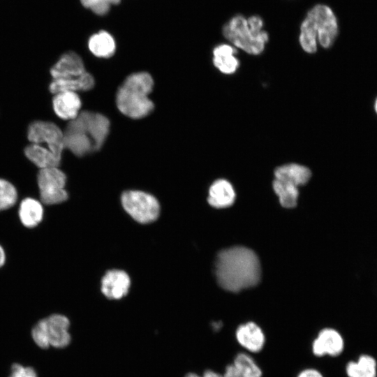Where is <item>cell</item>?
Instances as JSON below:
<instances>
[{
	"instance_id": "14",
	"label": "cell",
	"mask_w": 377,
	"mask_h": 377,
	"mask_svg": "<svg viewBox=\"0 0 377 377\" xmlns=\"http://www.w3.org/2000/svg\"><path fill=\"white\" fill-rule=\"evenodd\" d=\"M82 103L76 92L61 91L54 94L52 106L55 114L61 119L71 121L80 112Z\"/></svg>"
},
{
	"instance_id": "25",
	"label": "cell",
	"mask_w": 377,
	"mask_h": 377,
	"mask_svg": "<svg viewBox=\"0 0 377 377\" xmlns=\"http://www.w3.org/2000/svg\"><path fill=\"white\" fill-rule=\"evenodd\" d=\"M299 43L302 50L313 54L318 49V38L309 20L304 17L300 25Z\"/></svg>"
},
{
	"instance_id": "30",
	"label": "cell",
	"mask_w": 377,
	"mask_h": 377,
	"mask_svg": "<svg viewBox=\"0 0 377 377\" xmlns=\"http://www.w3.org/2000/svg\"><path fill=\"white\" fill-rule=\"evenodd\" d=\"M223 377H244L239 373L231 362L227 363L223 367Z\"/></svg>"
},
{
	"instance_id": "16",
	"label": "cell",
	"mask_w": 377,
	"mask_h": 377,
	"mask_svg": "<svg viewBox=\"0 0 377 377\" xmlns=\"http://www.w3.org/2000/svg\"><path fill=\"white\" fill-rule=\"evenodd\" d=\"M235 200V192L228 181L219 179L210 186L207 201L211 206L215 208H226L232 205Z\"/></svg>"
},
{
	"instance_id": "6",
	"label": "cell",
	"mask_w": 377,
	"mask_h": 377,
	"mask_svg": "<svg viewBox=\"0 0 377 377\" xmlns=\"http://www.w3.org/2000/svg\"><path fill=\"white\" fill-rule=\"evenodd\" d=\"M306 17L317 34L319 45L330 48L339 34L338 20L332 9L325 4H316L307 12Z\"/></svg>"
},
{
	"instance_id": "20",
	"label": "cell",
	"mask_w": 377,
	"mask_h": 377,
	"mask_svg": "<svg viewBox=\"0 0 377 377\" xmlns=\"http://www.w3.org/2000/svg\"><path fill=\"white\" fill-rule=\"evenodd\" d=\"M95 80L91 74L85 73L80 77L71 80H52L49 86L51 93L55 94L61 91L77 92L88 91L94 86Z\"/></svg>"
},
{
	"instance_id": "17",
	"label": "cell",
	"mask_w": 377,
	"mask_h": 377,
	"mask_svg": "<svg viewBox=\"0 0 377 377\" xmlns=\"http://www.w3.org/2000/svg\"><path fill=\"white\" fill-rule=\"evenodd\" d=\"M275 179L298 186L306 184L311 177V170L306 166L288 163L277 167L274 170Z\"/></svg>"
},
{
	"instance_id": "10",
	"label": "cell",
	"mask_w": 377,
	"mask_h": 377,
	"mask_svg": "<svg viewBox=\"0 0 377 377\" xmlns=\"http://www.w3.org/2000/svg\"><path fill=\"white\" fill-rule=\"evenodd\" d=\"M344 346L341 334L334 328L325 327L319 330L310 343L312 355L322 357L325 355L336 357L339 355Z\"/></svg>"
},
{
	"instance_id": "18",
	"label": "cell",
	"mask_w": 377,
	"mask_h": 377,
	"mask_svg": "<svg viewBox=\"0 0 377 377\" xmlns=\"http://www.w3.org/2000/svg\"><path fill=\"white\" fill-rule=\"evenodd\" d=\"M27 158L40 169L59 167L61 158L56 156L47 147L40 144L31 143L24 149Z\"/></svg>"
},
{
	"instance_id": "23",
	"label": "cell",
	"mask_w": 377,
	"mask_h": 377,
	"mask_svg": "<svg viewBox=\"0 0 377 377\" xmlns=\"http://www.w3.org/2000/svg\"><path fill=\"white\" fill-rule=\"evenodd\" d=\"M272 186L279 199L280 204L283 207L292 208L296 206L299 195L297 186L285 181L274 179Z\"/></svg>"
},
{
	"instance_id": "8",
	"label": "cell",
	"mask_w": 377,
	"mask_h": 377,
	"mask_svg": "<svg viewBox=\"0 0 377 377\" xmlns=\"http://www.w3.org/2000/svg\"><path fill=\"white\" fill-rule=\"evenodd\" d=\"M27 137L31 143H45L51 151L61 158L64 149V132L55 124L35 121L29 126Z\"/></svg>"
},
{
	"instance_id": "13",
	"label": "cell",
	"mask_w": 377,
	"mask_h": 377,
	"mask_svg": "<svg viewBox=\"0 0 377 377\" xmlns=\"http://www.w3.org/2000/svg\"><path fill=\"white\" fill-rule=\"evenodd\" d=\"M131 285L126 272L119 269L108 271L101 280V292L110 300H119L127 295Z\"/></svg>"
},
{
	"instance_id": "26",
	"label": "cell",
	"mask_w": 377,
	"mask_h": 377,
	"mask_svg": "<svg viewBox=\"0 0 377 377\" xmlns=\"http://www.w3.org/2000/svg\"><path fill=\"white\" fill-rule=\"evenodd\" d=\"M17 200V192L10 182L0 178V212L13 207Z\"/></svg>"
},
{
	"instance_id": "19",
	"label": "cell",
	"mask_w": 377,
	"mask_h": 377,
	"mask_svg": "<svg viewBox=\"0 0 377 377\" xmlns=\"http://www.w3.org/2000/svg\"><path fill=\"white\" fill-rule=\"evenodd\" d=\"M44 214L42 202L35 198H26L20 204L18 215L22 225L34 228L43 220Z\"/></svg>"
},
{
	"instance_id": "24",
	"label": "cell",
	"mask_w": 377,
	"mask_h": 377,
	"mask_svg": "<svg viewBox=\"0 0 377 377\" xmlns=\"http://www.w3.org/2000/svg\"><path fill=\"white\" fill-rule=\"evenodd\" d=\"M346 373L348 377H376V362L369 355H362L357 362L347 364Z\"/></svg>"
},
{
	"instance_id": "9",
	"label": "cell",
	"mask_w": 377,
	"mask_h": 377,
	"mask_svg": "<svg viewBox=\"0 0 377 377\" xmlns=\"http://www.w3.org/2000/svg\"><path fill=\"white\" fill-rule=\"evenodd\" d=\"M236 343L250 354L261 353L267 344V334L257 323L249 320L237 326L234 332Z\"/></svg>"
},
{
	"instance_id": "29",
	"label": "cell",
	"mask_w": 377,
	"mask_h": 377,
	"mask_svg": "<svg viewBox=\"0 0 377 377\" xmlns=\"http://www.w3.org/2000/svg\"><path fill=\"white\" fill-rule=\"evenodd\" d=\"M295 377H324V376L318 369L306 367L298 371Z\"/></svg>"
},
{
	"instance_id": "11",
	"label": "cell",
	"mask_w": 377,
	"mask_h": 377,
	"mask_svg": "<svg viewBox=\"0 0 377 377\" xmlns=\"http://www.w3.org/2000/svg\"><path fill=\"white\" fill-rule=\"evenodd\" d=\"M50 346L61 348L67 346L71 340L68 329L70 321L61 314H52L41 320Z\"/></svg>"
},
{
	"instance_id": "5",
	"label": "cell",
	"mask_w": 377,
	"mask_h": 377,
	"mask_svg": "<svg viewBox=\"0 0 377 377\" xmlns=\"http://www.w3.org/2000/svg\"><path fill=\"white\" fill-rule=\"evenodd\" d=\"M124 210L137 222L149 223L156 221L160 214V205L152 195L138 190L123 192L121 196Z\"/></svg>"
},
{
	"instance_id": "32",
	"label": "cell",
	"mask_w": 377,
	"mask_h": 377,
	"mask_svg": "<svg viewBox=\"0 0 377 377\" xmlns=\"http://www.w3.org/2000/svg\"><path fill=\"white\" fill-rule=\"evenodd\" d=\"M6 262V253L3 248L0 245V267H1Z\"/></svg>"
},
{
	"instance_id": "1",
	"label": "cell",
	"mask_w": 377,
	"mask_h": 377,
	"mask_svg": "<svg viewBox=\"0 0 377 377\" xmlns=\"http://www.w3.org/2000/svg\"><path fill=\"white\" fill-rule=\"evenodd\" d=\"M214 272L219 285L232 293L255 286L261 276L257 255L242 246L221 250L215 260Z\"/></svg>"
},
{
	"instance_id": "34",
	"label": "cell",
	"mask_w": 377,
	"mask_h": 377,
	"mask_svg": "<svg viewBox=\"0 0 377 377\" xmlns=\"http://www.w3.org/2000/svg\"><path fill=\"white\" fill-rule=\"evenodd\" d=\"M374 107L375 112H376V114H377V97L376 98V99H375V101H374Z\"/></svg>"
},
{
	"instance_id": "33",
	"label": "cell",
	"mask_w": 377,
	"mask_h": 377,
	"mask_svg": "<svg viewBox=\"0 0 377 377\" xmlns=\"http://www.w3.org/2000/svg\"><path fill=\"white\" fill-rule=\"evenodd\" d=\"M184 377H202V374H199L196 372H188L187 373Z\"/></svg>"
},
{
	"instance_id": "28",
	"label": "cell",
	"mask_w": 377,
	"mask_h": 377,
	"mask_svg": "<svg viewBox=\"0 0 377 377\" xmlns=\"http://www.w3.org/2000/svg\"><path fill=\"white\" fill-rule=\"evenodd\" d=\"M9 377H37V375L31 367L14 364L11 367V374Z\"/></svg>"
},
{
	"instance_id": "7",
	"label": "cell",
	"mask_w": 377,
	"mask_h": 377,
	"mask_svg": "<svg viewBox=\"0 0 377 377\" xmlns=\"http://www.w3.org/2000/svg\"><path fill=\"white\" fill-rule=\"evenodd\" d=\"M40 202L45 205L61 203L68 199L66 176L58 167L40 169L37 176Z\"/></svg>"
},
{
	"instance_id": "4",
	"label": "cell",
	"mask_w": 377,
	"mask_h": 377,
	"mask_svg": "<svg viewBox=\"0 0 377 377\" xmlns=\"http://www.w3.org/2000/svg\"><path fill=\"white\" fill-rule=\"evenodd\" d=\"M264 21L259 15L249 17L238 14L231 17L223 27V35L232 45L245 52L261 54L269 40V34L263 29Z\"/></svg>"
},
{
	"instance_id": "3",
	"label": "cell",
	"mask_w": 377,
	"mask_h": 377,
	"mask_svg": "<svg viewBox=\"0 0 377 377\" xmlns=\"http://www.w3.org/2000/svg\"><path fill=\"white\" fill-rule=\"evenodd\" d=\"M154 87L151 75L147 72H137L126 77L117 90L116 104L124 115L131 119H141L154 110L149 95Z\"/></svg>"
},
{
	"instance_id": "31",
	"label": "cell",
	"mask_w": 377,
	"mask_h": 377,
	"mask_svg": "<svg viewBox=\"0 0 377 377\" xmlns=\"http://www.w3.org/2000/svg\"><path fill=\"white\" fill-rule=\"evenodd\" d=\"M202 376L203 377H223V373L212 369H205Z\"/></svg>"
},
{
	"instance_id": "15",
	"label": "cell",
	"mask_w": 377,
	"mask_h": 377,
	"mask_svg": "<svg viewBox=\"0 0 377 377\" xmlns=\"http://www.w3.org/2000/svg\"><path fill=\"white\" fill-rule=\"evenodd\" d=\"M237 53L236 47L232 45L222 43L216 45L212 52L214 66L223 74H234L240 64Z\"/></svg>"
},
{
	"instance_id": "2",
	"label": "cell",
	"mask_w": 377,
	"mask_h": 377,
	"mask_svg": "<svg viewBox=\"0 0 377 377\" xmlns=\"http://www.w3.org/2000/svg\"><path fill=\"white\" fill-rule=\"evenodd\" d=\"M110 121L103 114L81 111L68 121L64 132V149L77 156H83L99 150L110 131Z\"/></svg>"
},
{
	"instance_id": "12",
	"label": "cell",
	"mask_w": 377,
	"mask_h": 377,
	"mask_svg": "<svg viewBox=\"0 0 377 377\" xmlns=\"http://www.w3.org/2000/svg\"><path fill=\"white\" fill-rule=\"evenodd\" d=\"M87 72L80 56L72 51L63 54L50 68L52 80L75 79Z\"/></svg>"
},
{
	"instance_id": "22",
	"label": "cell",
	"mask_w": 377,
	"mask_h": 377,
	"mask_svg": "<svg viewBox=\"0 0 377 377\" xmlns=\"http://www.w3.org/2000/svg\"><path fill=\"white\" fill-rule=\"evenodd\" d=\"M244 377H263L264 371L253 355L244 350L236 353L230 362Z\"/></svg>"
},
{
	"instance_id": "27",
	"label": "cell",
	"mask_w": 377,
	"mask_h": 377,
	"mask_svg": "<svg viewBox=\"0 0 377 377\" xmlns=\"http://www.w3.org/2000/svg\"><path fill=\"white\" fill-rule=\"evenodd\" d=\"M121 0H80L83 6L89 8L96 15L108 13L111 5L118 4Z\"/></svg>"
},
{
	"instance_id": "21",
	"label": "cell",
	"mask_w": 377,
	"mask_h": 377,
	"mask_svg": "<svg viewBox=\"0 0 377 377\" xmlns=\"http://www.w3.org/2000/svg\"><path fill=\"white\" fill-rule=\"evenodd\" d=\"M88 47L94 56L109 58L114 54L116 44L111 34L105 31H100L89 38Z\"/></svg>"
}]
</instances>
